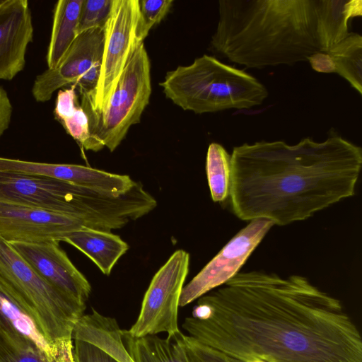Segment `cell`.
<instances>
[{"label": "cell", "instance_id": "26", "mask_svg": "<svg viewBox=\"0 0 362 362\" xmlns=\"http://www.w3.org/2000/svg\"><path fill=\"white\" fill-rule=\"evenodd\" d=\"M139 16L136 37L139 43L148 35L150 30L159 23L169 12L172 0H139Z\"/></svg>", "mask_w": 362, "mask_h": 362}, {"label": "cell", "instance_id": "18", "mask_svg": "<svg viewBox=\"0 0 362 362\" xmlns=\"http://www.w3.org/2000/svg\"><path fill=\"white\" fill-rule=\"evenodd\" d=\"M83 0H59L54 8L53 24L47 54L48 69H55L78 36Z\"/></svg>", "mask_w": 362, "mask_h": 362}, {"label": "cell", "instance_id": "27", "mask_svg": "<svg viewBox=\"0 0 362 362\" xmlns=\"http://www.w3.org/2000/svg\"><path fill=\"white\" fill-rule=\"evenodd\" d=\"M113 0H83L77 30L78 35L89 30L104 29Z\"/></svg>", "mask_w": 362, "mask_h": 362}, {"label": "cell", "instance_id": "6", "mask_svg": "<svg viewBox=\"0 0 362 362\" xmlns=\"http://www.w3.org/2000/svg\"><path fill=\"white\" fill-rule=\"evenodd\" d=\"M151 94V64L144 43L135 49L111 95L100 110L81 105L88 119L90 138L85 149L115 150L129 128L140 122Z\"/></svg>", "mask_w": 362, "mask_h": 362}, {"label": "cell", "instance_id": "19", "mask_svg": "<svg viewBox=\"0 0 362 362\" xmlns=\"http://www.w3.org/2000/svg\"><path fill=\"white\" fill-rule=\"evenodd\" d=\"M122 341L134 362H187L182 345L176 340L157 334L140 338L122 330Z\"/></svg>", "mask_w": 362, "mask_h": 362}, {"label": "cell", "instance_id": "13", "mask_svg": "<svg viewBox=\"0 0 362 362\" xmlns=\"http://www.w3.org/2000/svg\"><path fill=\"white\" fill-rule=\"evenodd\" d=\"M76 322L72 333L76 362H134L122 341L115 318L94 308Z\"/></svg>", "mask_w": 362, "mask_h": 362}, {"label": "cell", "instance_id": "8", "mask_svg": "<svg viewBox=\"0 0 362 362\" xmlns=\"http://www.w3.org/2000/svg\"><path fill=\"white\" fill-rule=\"evenodd\" d=\"M139 16V0H113L105 28L98 85L93 98L88 94L80 93L81 105L98 110L111 95L132 54L141 44L136 37Z\"/></svg>", "mask_w": 362, "mask_h": 362}, {"label": "cell", "instance_id": "17", "mask_svg": "<svg viewBox=\"0 0 362 362\" xmlns=\"http://www.w3.org/2000/svg\"><path fill=\"white\" fill-rule=\"evenodd\" d=\"M317 33L321 52L349 35V21L362 15L361 0H315Z\"/></svg>", "mask_w": 362, "mask_h": 362}, {"label": "cell", "instance_id": "31", "mask_svg": "<svg viewBox=\"0 0 362 362\" xmlns=\"http://www.w3.org/2000/svg\"><path fill=\"white\" fill-rule=\"evenodd\" d=\"M46 362H56L51 354H46Z\"/></svg>", "mask_w": 362, "mask_h": 362}, {"label": "cell", "instance_id": "1", "mask_svg": "<svg viewBox=\"0 0 362 362\" xmlns=\"http://www.w3.org/2000/svg\"><path fill=\"white\" fill-rule=\"evenodd\" d=\"M182 327L243 362H362L360 332L341 301L299 275L238 272L198 298Z\"/></svg>", "mask_w": 362, "mask_h": 362}, {"label": "cell", "instance_id": "25", "mask_svg": "<svg viewBox=\"0 0 362 362\" xmlns=\"http://www.w3.org/2000/svg\"><path fill=\"white\" fill-rule=\"evenodd\" d=\"M182 346L187 362H243L216 349L202 344L182 332L173 338Z\"/></svg>", "mask_w": 362, "mask_h": 362}, {"label": "cell", "instance_id": "9", "mask_svg": "<svg viewBox=\"0 0 362 362\" xmlns=\"http://www.w3.org/2000/svg\"><path fill=\"white\" fill-rule=\"evenodd\" d=\"M105 28L79 34L55 69H47L36 76L32 94L37 102L48 101L56 90L69 84L78 87L79 93L94 95L100 72Z\"/></svg>", "mask_w": 362, "mask_h": 362}, {"label": "cell", "instance_id": "21", "mask_svg": "<svg viewBox=\"0 0 362 362\" xmlns=\"http://www.w3.org/2000/svg\"><path fill=\"white\" fill-rule=\"evenodd\" d=\"M335 73L346 79L360 95L362 94V37L349 33L342 41L330 48Z\"/></svg>", "mask_w": 362, "mask_h": 362}, {"label": "cell", "instance_id": "29", "mask_svg": "<svg viewBox=\"0 0 362 362\" xmlns=\"http://www.w3.org/2000/svg\"><path fill=\"white\" fill-rule=\"evenodd\" d=\"M12 112L13 107L8 93L0 86V138L10 125Z\"/></svg>", "mask_w": 362, "mask_h": 362}, {"label": "cell", "instance_id": "23", "mask_svg": "<svg viewBox=\"0 0 362 362\" xmlns=\"http://www.w3.org/2000/svg\"><path fill=\"white\" fill-rule=\"evenodd\" d=\"M206 171L213 201L224 202L229 197L230 156L221 144L211 143L209 146Z\"/></svg>", "mask_w": 362, "mask_h": 362}, {"label": "cell", "instance_id": "16", "mask_svg": "<svg viewBox=\"0 0 362 362\" xmlns=\"http://www.w3.org/2000/svg\"><path fill=\"white\" fill-rule=\"evenodd\" d=\"M85 254L105 275H110L128 244L110 231L86 226L74 230L62 240Z\"/></svg>", "mask_w": 362, "mask_h": 362}, {"label": "cell", "instance_id": "10", "mask_svg": "<svg viewBox=\"0 0 362 362\" xmlns=\"http://www.w3.org/2000/svg\"><path fill=\"white\" fill-rule=\"evenodd\" d=\"M273 225L266 219L250 221L184 286L179 306L189 304L235 276Z\"/></svg>", "mask_w": 362, "mask_h": 362}, {"label": "cell", "instance_id": "15", "mask_svg": "<svg viewBox=\"0 0 362 362\" xmlns=\"http://www.w3.org/2000/svg\"><path fill=\"white\" fill-rule=\"evenodd\" d=\"M0 172L45 177L94 190L100 189L105 182V174L103 170L88 166L39 163L4 157H0Z\"/></svg>", "mask_w": 362, "mask_h": 362}, {"label": "cell", "instance_id": "3", "mask_svg": "<svg viewBox=\"0 0 362 362\" xmlns=\"http://www.w3.org/2000/svg\"><path fill=\"white\" fill-rule=\"evenodd\" d=\"M210 44L248 68L305 61L321 52L315 0H220Z\"/></svg>", "mask_w": 362, "mask_h": 362}, {"label": "cell", "instance_id": "22", "mask_svg": "<svg viewBox=\"0 0 362 362\" xmlns=\"http://www.w3.org/2000/svg\"><path fill=\"white\" fill-rule=\"evenodd\" d=\"M0 362H46V354L0 319Z\"/></svg>", "mask_w": 362, "mask_h": 362}, {"label": "cell", "instance_id": "5", "mask_svg": "<svg viewBox=\"0 0 362 362\" xmlns=\"http://www.w3.org/2000/svg\"><path fill=\"white\" fill-rule=\"evenodd\" d=\"M0 291L19 307L52 345L72 339L86 303L54 288L0 236Z\"/></svg>", "mask_w": 362, "mask_h": 362}, {"label": "cell", "instance_id": "7", "mask_svg": "<svg viewBox=\"0 0 362 362\" xmlns=\"http://www.w3.org/2000/svg\"><path fill=\"white\" fill-rule=\"evenodd\" d=\"M189 255L176 250L153 276L144 294L135 323L125 332L140 338L166 332L173 338L178 327L179 302L189 272Z\"/></svg>", "mask_w": 362, "mask_h": 362}, {"label": "cell", "instance_id": "30", "mask_svg": "<svg viewBox=\"0 0 362 362\" xmlns=\"http://www.w3.org/2000/svg\"><path fill=\"white\" fill-rule=\"evenodd\" d=\"M307 60L316 71L326 74L335 73L334 62L326 52H316L310 55Z\"/></svg>", "mask_w": 362, "mask_h": 362}, {"label": "cell", "instance_id": "24", "mask_svg": "<svg viewBox=\"0 0 362 362\" xmlns=\"http://www.w3.org/2000/svg\"><path fill=\"white\" fill-rule=\"evenodd\" d=\"M0 319L32 340L46 354H50L52 345L38 329L33 321L1 291Z\"/></svg>", "mask_w": 362, "mask_h": 362}, {"label": "cell", "instance_id": "12", "mask_svg": "<svg viewBox=\"0 0 362 362\" xmlns=\"http://www.w3.org/2000/svg\"><path fill=\"white\" fill-rule=\"evenodd\" d=\"M59 243L50 240L9 243L45 281L86 303L91 292L90 284L59 247Z\"/></svg>", "mask_w": 362, "mask_h": 362}, {"label": "cell", "instance_id": "14", "mask_svg": "<svg viewBox=\"0 0 362 362\" xmlns=\"http://www.w3.org/2000/svg\"><path fill=\"white\" fill-rule=\"evenodd\" d=\"M34 28L27 0H0V80L11 81L23 70Z\"/></svg>", "mask_w": 362, "mask_h": 362}, {"label": "cell", "instance_id": "11", "mask_svg": "<svg viewBox=\"0 0 362 362\" xmlns=\"http://www.w3.org/2000/svg\"><path fill=\"white\" fill-rule=\"evenodd\" d=\"M82 226L78 220L56 211L0 203V236L8 243L60 242Z\"/></svg>", "mask_w": 362, "mask_h": 362}, {"label": "cell", "instance_id": "2", "mask_svg": "<svg viewBox=\"0 0 362 362\" xmlns=\"http://www.w3.org/2000/svg\"><path fill=\"white\" fill-rule=\"evenodd\" d=\"M362 165L361 147L338 135L289 145L257 141L234 147L229 198L240 219L279 226L303 221L353 196Z\"/></svg>", "mask_w": 362, "mask_h": 362}, {"label": "cell", "instance_id": "20", "mask_svg": "<svg viewBox=\"0 0 362 362\" xmlns=\"http://www.w3.org/2000/svg\"><path fill=\"white\" fill-rule=\"evenodd\" d=\"M76 86L59 89L54 110V115L69 134L80 146L85 148L90 138L88 119L78 102Z\"/></svg>", "mask_w": 362, "mask_h": 362}, {"label": "cell", "instance_id": "4", "mask_svg": "<svg viewBox=\"0 0 362 362\" xmlns=\"http://www.w3.org/2000/svg\"><path fill=\"white\" fill-rule=\"evenodd\" d=\"M160 86L173 103L197 114L250 109L268 96L256 78L206 54L168 71Z\"/></svg>", "mask_w": 362, "mask_h": 362}, {"label": "cell", "instance_id": "28", "mask_svg": "<svg viewBox=\"0 0 362 362\" xmlns=\"http://www.w3.org/2000/svg\"><path fill=\"white\" fill-rule=\"evenodd\" d=\"M50 354L56 362H76L72 339H64L54 343Z\"/></svg>", "mask_w": 362, "mask_h": 362}]
</instances>
